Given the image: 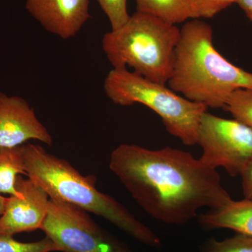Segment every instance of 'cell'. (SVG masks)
<instances>
[{
    "label": "cell",
    "instance_id": "5b68a950",
    "mask_svg": "<svg viewBox=\"0 0 252 252\" xmlns=\"http://www.w3.org/2000/svg\"><path fill=\"white\" fill-rule=\"evenodd\" d=\"M104 90L117 105L140 104L152 109L161 119L170 135L185 145L197 144L200 120L208 109L204 104L189 100L166 85L126 68H113L104 79Z\"/></svg>",
    "mask_w": 252,
    "mask_h": 252
},
{
    "label": "cell",
    "instance_id": "6da1fadb",
    "mask_svg": "<svg viewBox=\"0 0 252 252\" xmlns=\"http://www.w3.org/2000/svg\"><path fill=\"white\" fill-rule=\"evenodd\" d=\"M109 168L149 216L167 224H185L202 207L218 210L233 200L217 169L180 149L121 144Z\"/></svg>",
    "mask_w": 252,
    "mask_h": 252
},
{
    "label": "cell",
    "instance_id": "9c48e42d",
    "mask_svg": "<svg viewBox=\"0 0 252 252\" xmlns=\"http://www.w3.org/2000/svg\"><path fill=\"white\" fill-rule=\"evenodd\" d=\"M32 140L49 146L54 141L26 99L0 92V149L14 148Z\"/></svg>",
    "mask_w": 252,
    "mask_h": 252
},
{
    "label": "cell",
    "instance_id": "2e32d148",
    "mask_svg": "<svg viewBox=\"0 0 252 252\" xmlns=\"http://www.w3.org/2000/svg\"><path fill=\"white\" fill-rule=\"evenodd\" d=\"M201 252H252V237L238 233L222 241L212 238L204 245Z\"/></svg>",
    "mask_w": 252,
    "mask_h": 252
},
{
    "label": "cell",
    "instance_id": "9a60e30c",
    "mask_svg": "<svg viewBox=\"0 0 252 252\" xmlns=\"http://www.w3.org/2000/svg\"><path fill=\"white\" fill-rule=\"evenodd\" d=\"M0 252H59V249L46 236L38 241L22 243L13 235L0 233Z\"/></svg>",
    "mask_w": 252,
    "mask_h": 252
},
{
    "label": "cell",
    "instance_id": "30bf717a",
    "mask_svg": "<svg viewBox=\"0 0 252 252\" xmlns=\"http://www.w3.org/2000/svg\"><path fill=\"white\" fill-rule=\"evenodd\" d=\"M26 9L46 31L74 37L90 19L89 0H26Z\"/></svg>",
    "mask_w": 252,
    "mask_h": 252
},
{
    "label": "cell",
    "instance_id": "8fae6325",
    "mask_svg": "<svg viewBox=\"0 0 252 252\" xmlns=\"http://www.w3.org/2000/svg\"><path fill=\"white\" fill-rule=\"evenodd\" d=\"M198 220L206 229L228 228L252 237V202L233 200L222 208L202 214Z\"/></svg>",
    "mask_w": 252,
    "mask_h": 252
},
{
    "label": "cell",
    "instance_id": "52a82bcc",
    "mask_svg": "<svg viewBox=\"0 0 252 252\" xmlns=\"http://www.w3.org/2000/svg\"><path fill=\"white\" fill-rule=\"evenodd\" d=\"M197 144L203 149L200 159L204 163L223 167L237 177L252 158V129L234 119L206 112L200 120Z\"/></svg>",
    "mask_w": 252,
    "mask_h": 252
},
{
    "label": "cell",
    "instance_id": "7c38bea8",
    "mask_svg": "<svg viewBox=\"0 0 252 252\" xmlns=\"http://www.w3.org/2000/svg\"><path fill=\"white\" fill-rule=\"evenodd\" d=\"M137 11L172 25L196 19L195 0H135Z\"/></svg>",
    "mask_w": 252,
    "mask_h": 252
},
{
    "label": "cell",
    "instance_id": "4fadbf2b",
    "mask_svg": "<svg viewBox=\"0 0 252 252\" xmlns=\"http://www.w3.org/2000/svg\"><path fill=\"white\" fill-rule=\"evenodd\" d=\"M24 175L19 147L0 149V193L16 195L18 176Z\"/></svg>",
    "mask_w": 252,
    "mask_h": 252
},
{
    "label": "cell",
    "instance_id": "277c9868",
    "mask_svg": "<svg viewBox=\"0 0 252 252\" xmlns=\"http://www.w3.org/2000/svg\"><path fill=\"white\" fill-rule=\"evenodd\" d=\"M180 34L177 26L136 11L121 27L104 34L102 50L113 68L130 67L146 79L166 85Z\"/></svg>",
    "mask_w": 252,
    "mask_h": 252
},
{
    "label": "cell",
    "instance_id": "ba28073f",
    "mask_svg": "<svg viewBox=\"0 0 252 252\" xmlns=\"http://www.w3.org/2000/svg\"><path fill=\"white\" fill-rule=\"evenodd\" d=\"M16 189L18 193L7 197L0 216V233L14 236L41 230L49 210V194L31 179L21 175L16 181Z\"/></svg>",
    "mask_w": 252,
    "mask_h": 252
},
{
    "label": "cell",
    "instance_id": "ffe728a7",
    "mask_svg": "<svg viewBox=\"0 0 252 252\" xmlns=\"http://www.w3.org/2000/svg\"><path fill=\"white\" fill-rule=\"evenodd\" d=\"M237 4L243 10L247 17L252 22V0H238Z\"/></svg>",
    "mask_w": 252,
    "mask_h": 252
},
{
    "label": "cell",
    "instance_id": "44dd1931",
    "mask_svg": "<svg viewBox=\"0 0 252 252\" xmlns=\"http://www.w3.org/2000/svg\"><path fill=\"white\" fill-rule=\"evenodd\" d=\"M6 200H7V197L2 196V195H0V216L2 215L3 212L4 211Z\"/></svg>",
    "mask_w": 252,
    "mask_h": 252
},
{
    "label": "cell",
    "instance_id": "7a4b0ae2",
    "mask_svg": "<svg viewBox=\"0 0 252 252\" xmlns=\"http://www.w3.org/2000/svg\"><path fill=\"white\" fill-rule=\"evenodd\" d=\"M169 88L207 108L223 109L238 89H252V73L225 59L215 47L213 30L199 19L180 29Z\"/></svg>",
    "mask_w": 252,
    "mask_h": 252
},
{
    "label": "cell",
    "instance_id": "ac0fdd59",
    "mask_svg": "<svg viewBox=\"0 0 252 252\" xmlns=\"http://www.w3.org/2000/svg\"><path fill=\"white\" fill-rule=\"evenodd\" d=\"M237 1L238 0H195L196 19L214 17Z\"/></svg>",
    "mask_w": 252,
    "mask_h": 252
},
{
    "label": "cell",
    "instance_id": "e0dca14e",
    "mask_svg": "<svg viewBox=\"0 0 252 252\" xmlns=\"http://www.w3.org/2000/svg\"><path fill=\"white\" fill-rule=\"evenodd\" d=\"M108 18L112 30L123 26L130 18L127 12V0H96Z\"/></svg>",
    "mask_w": 252,
    "mask_h": 252
},
{
    "label": "cell",
    "instance_id": "d6986e66",
    "mask_svg": "<svg viewBox=\"0 0 252 252\" xmlns=\"http://www.w3.org/2000/svg\"><path fill=\"white\" fill-rule=\"evenodd\" d=\"M244 199L252 202V158L240 172Z\"/></svg>",
    "mask_w": 252,
    "mask_h": 252
},
{
    "label": "cell",
    "instance_id": "8992f818",
    "mask_svg": "<svg viewBox=\"0 0 252 252\" xmlns=\"http://www.w3.org/2000/svg\"><path fill=\"white\" fill-rule=\"evenodd\" d=\"M41 230L59 252H132L80 207L50 198L49 210Z\"/></svg>",
    "mask_w": 252,
    "mask_h": 252
},
{
    "label": "cell",
    "instance_id": "5bb4252c",
    "mask_svg": "<svg viewBox=\"0 0 252 252\" xmlns=\"http://www.w3.org/2000/svg\"><path fill=\"white\" fill-rule=\"evenodd\" d=\"M223 109L229 112L235 120L252 129V89L235 91Z\"/></svg>",
    "mask_w": 252,
    "mask_h": 252
},
{
    "label": "cell",
    "instance_id": "3957f363",
    "mask_svg": "<svg viewBox=\"0 0 252 252\" xmlns=\"http://www.w3.org/2000/svg\"><path fill=\"white\" fill-rule=\"evenodd\" d=\"M19 151L26 175L42 187L50 198L102 217L144 245L161 246L160 238L150 228L116 199L96 188L94 176L81 175L67 160L48 153L40 145L24 144Z\"/></svg>",
    "mask_w": 252,
    "mask_h": 252
}]
</instances>
